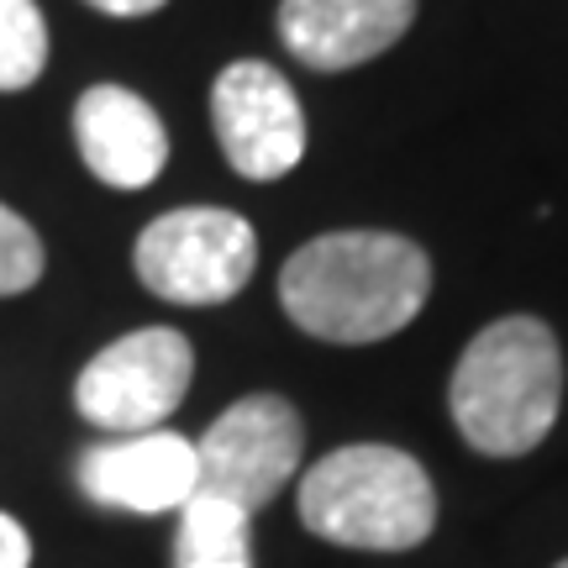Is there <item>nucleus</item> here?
Listing matches in <instances>:
<instances>
[{"mask_svg": "<svg viewBox=\"0 0 568 568\" xmlns=\"http://www.w3.org/2000/svg\"><path fill=\"white\" fill-rule=\"evenodd\" d=\"M80 485L105 510H138V516L184 510L201 495L195 437L159 426V432H138V437L90 447L80 458Z\"/></svg>", "mask_w": 568, "mask_h": 568, "instance_id": "obj_8", "label": "nucleus"}, {"mask_svg": "<svg viewBox=\"0 0 568 568\" xmlns=\"http://www.w3.org/2000/svg\"><path fill=\"white\" fill-rule=\"evenodd\" d=\"M416 0H280V38L305 69H358L410 32Z\"/></svg>", "mask_w": 568, "mask_h": 568, "instance_id": "obj_9", "label": "nucleus"}, {"mask_svg": "<svg viewBox=\"0 0 568 568\" xmlns=\"http://www.w3.org/2000/svg\"><path fill=\"white\" fill-rule=\"evenodd\" d=\"M258 268V237L237 211L184 205L163 211L138 237V280L174 305H222Z\"/></svg>", "mask_w": 568, "mask_h": 568, "instance_id": "obj_4", "label": "nucleus"}, {"mask_svg": "<svg viewBox=\"0 0 568 568\" xmlns=\"http://www.w3.org/2000/svg\"><path fill=\"white\" fill-rule=\"evenodd\" d=\"M305 426L284 395H243L226 406L205 437H195L201 495H216L237 510H264L301 468Z\"/></svg>", "mask_w": 568, "mask_h": 568, "instance_id": "obj_6", "label": "nucleus"}, {"mask_svg": "<svg viewBox=\"0 0 568 568\" xmlns=\"http://www.w3.org/2000/svg\"><path fill=\"white\" fill-rule=\"evenodd\" d=\"M84 6H95L105 17H153V11L169 6V0H84Z\"/></svg>", "mask_w": 568, "mask_h": 568, "instance_id": "obj_15", "label": "nucleus"}, {"mask_svg": "<svg viewBox=\"0 0 568 568\" xmlns=\"http://www.w3.org/2000/svg\"><path fill=\"white\" fill-rule=\"evenodd\" d=\"M464 443L489 458H521L542 443L564 406V353L548 322L506 316L485 326L447 385Z\"/></svg>", "mask_w": 568, "mask_h": 568, "instance_id": "obj_2", "label": "nucleus"}, {"mask_svg": "<svg viewBox=\"0 0 568 568\" xmlns=\"http://www.w3.org/2000/svg\"><path fill=\"white\" fill-rule=\"evenodd\" d=\"M190 374H195L190 337L174 326H142L84 364L80 385H74V406L90 426L116 432V437L159 432L180 410Z\"/></svg>", "mask_w": 568, "mask_h": 568, "instance_id": "obj_5", "label": "nucleus"}, {"mask_svg": "<svg viewBox=\"0 0 568 568\" xmlns=\"http://www.w3.org/2000/svg\"><path fill=\"white\" fill-rule=\"evenodd\" d=\"M301 521L337 548L406 552L437 527V489L400 447L353 443L305 468Z\"/></svg>", "mask_w": 568, "mask_h": 568, "instance_id": "obj_3", "label": "nucleus"}, {"mask_svg": "<svg viewBox=\"0 0 568 568\" xmlns=\"http://www.w3.org/2000/svg\"><path fill=\"white\" fill-rule=\"evenodd\" d=\"M42 280V243L11 205H0V295H21Z\"/></svg>", "mask_w": 568, "mask_h": 568, "instance_id": "obj_13", "label": "nucleus"}, {"mask_svg": "<svg viewBox=\"0 0 568 568\" xmlns=\"http://www.w3.org/2000/svg\"><path fill=\"white\" fill-rule=\"evenodd\" d=\"M174 568H253L247 510L226 506L216 495H195V500L180 510Z\"/></svg>", "mask_w": 568, "mask_h": 568, "instance_id": "obj_11", "label": "nucleus"}, {"mask_svg": "<svg viewBox=\"0 0 568 568\" xmlns=\"http://www.w3.org/2000/svg\"><path fill=\"white\" fill-rule=\"evenodd\" d=\"M48 69V21L38 0H0V95H17Z\"/></svg>", "mask_w": 568, "mask_h": 568, "instance_id": "obj_12", "label": "nucleus"}, {"mask_svg": "<svg viewBox=\"0 0 568 568\" xmlns=\"http://www.w3.org/2000/svg\"><path fill=\"white\" fill-rule=\"evenodd\" d=\"M27 564H32L27 531H21L11 516H0V568H27Z\"/></svg>", "mask_w": 568, "mask_h": 568, "instance_id": "obj_14", "label": "nucleus"}, {"mask_svg": "<svg viewBox=\"0 0 568 568\" xmlns=\"http://www.w3.org/2000/svg\"><path fill=\"white\" fill-rule=\"evenodd\" d=\"M211 122L243 180H284L305 159V111L274 63L237 59L211 84Z\"/></svg>", "mask_w": 568, "mask_h": 568, "instance_id": "obj_7", "label": "nucleus"}, {"mask_svg": "<svg viewBox=\"0 0 568 568\" xmlns=\"http://www.w3.org/2000/svg\"><path fill=\"white\" fill-rule=\"evenodd\" d=\"M558 568H568V558H564V564H558Z\"/></svg>", "mask_w": 568, "mask_h": 568, "instance_id": "obj_16", "label": "nucleus"}, {"mask_svg": "<svg viewBox=\"0 0 568 568\" xmlns=\"http://www.w3.org/2000/svg\"><path fill=\"white\" fill-rule=\"evenodd\" d=\"M432 258L400 232H326L280 268L290 322L322 343H385L422 316Z\"/></svg>", "mask_w": 568, "mask_h": 568, "instance_id": "obj_1", "label": "nucleus"}, {"mask_svg": "<svg viewBox=\"0 0 568 568\" xmlns=\"http://www.w3.org/2000/svg\"><path fill=\"white\" fill-rule=\"evenodd\" d=\"M74 142L84 169L111 190H148L169 163L159 111L126 84H95L74 105Z\"/></svg>", "mask_w": 568, "mask_h": 568, "instance_id": "obj_10", "label": "nucleus"}]
</instances>
